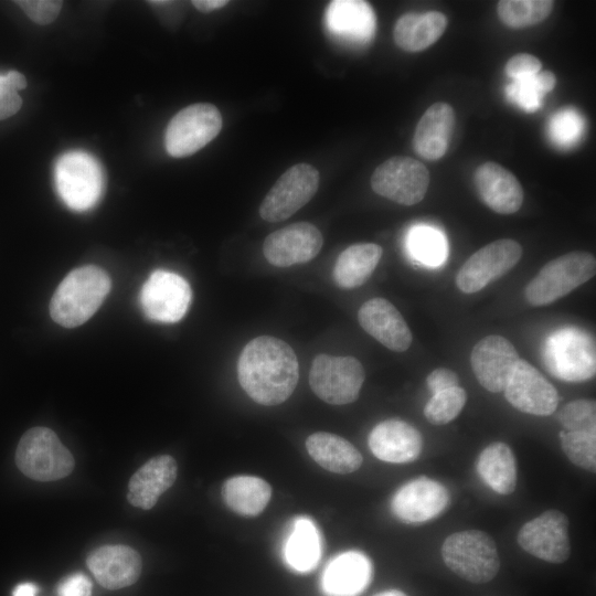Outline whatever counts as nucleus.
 Returning <instances> with one entry per match:
<instances>
[{"mask_svg":"<svg viewBox=\"0 0 596 596\" xmlns=\"http://www.w3.org/2000/svg\"><path fill=\"white\" fill-rule=\"evenodd\" d=\"M237 377L243 390L256 403L278 405L296 389L298 360L284 340L260 336L244 347L237 362Z\"/></svg>","mask_w":596,"mask_h":596,"instance_id":"1","label":"nucleus"},{"mask_svg":"<svg viewBox=\"0 0 596 596\" xmlns=\"http://www.w3.org/2000/svg\"><path fill=\"white\" fill-rule=\"evenodd\" d=\"M110 288V277L103 268L95 265L77 267L55 289L50 301V316L64 328L82 326L98 310Z\"/></svg>","mask_w":596,"mask_h":596,"instance_id":"2","label":"nucleus"},{"mask_svg":"<svg viewBox=\"0 0 596 596\" xmlns=\"http://www.w3.org/2000/svg\"><path fill=\"white\" fill-rule=\"evenodd\" d=\"M596 259L588 252H570L547 262L526 285L524 296L534 307L550 305L595 276Z\"/></svg>","mask_w":596,"mask_h":596,"instance_id":"3","label":"nucleus"},{"mask_svg":"<svg viewBox=\"0 0 596 596\" xmlns=\"http://www.w3.org/2000/svg\"><path fill=\"white\" fill-rule=\"evenodd\" d=\"M595 341L577 327L562 328L552 333L543 348V363L555 377L566 382H583L595 376Z\"/></svg>","mask_w":596,"mask_h":596,"instance_id":"4","label":"nucleus"},{"mask_svg":"<svg viewBox=\"0 0 596 596\" xmlns=\"http://www.w3.org/2000/svg\"><path fill=\"white\" fill-rule=\"evenodd\" d=\"M441 556L448 568L471 583L491 581L500 567L494 541L479 530H466L449 535L443 543Z\"/></svg>","mask_w":596,"mask_h":596,"instance_id":"5","label":"nucleus"},{"mask_svg":"<svg viewBox=\"0 0 596 596\" xmlns=\"http://www.w3.org/2000/svg\"><path fill=\"white\" fill-rule=\"evenodd\" d=\"M15 464L29 478L54 481L71 473L74 459L56 434L47 427L24 433L15 450Z\"/></svg>","mask_w":596,"mask_h":596,"instance_id":"6","label":"nucleus"},{"mask_svg":"<svg viewBox=\"0 0 596 596\" xmlns=\"http://www.w3.org/2000/svg\"><path fill=\"white\" fill-rule=\"evenodd\" d=\"M55 185L61 200L71 210L94 207L104 192V173L99 162L83 151L61 156L55 166Z\"/></svg>","mask_w":596,"mask_h":596,"instance_id":"7","label":"nucleus"},{"mask_svg":"<svg viewBox=\"0 0 596 596\" xmlns=\"http://www.w3.org/2000/svg\"><path fill=\"white\" fill-rule=\"evenodd\" d=\"M222 116L212 104L196 103L178 111L164 132V147L174 158L191 156L221 131Z\"/></svg>","mask_w":596,"mask_h":596,"instance_id":"8","label":"nucleus"},{"mask_svg":"<svg viewBox=\"0 0 596 596\" xmlns=\"http://www.w3.org/2000/svg\"><path fill=\"white\" fill-rule=\"evenodd\" d=\"M364 377V369L358 359L322 353L312 361L309 384L326 403L344 405L359 397Z\"/></svg>","mask_w":596,"mask_h":596,"instance_id":"9","label":"nucleus"},{"mask_svg":"<svg viewBox=\"0 0 596 596\" xmlns=\"http://www.w3.org/2000/svg\"><path fill=\"white\" fill-rule=\"evenodd\" d=\"M429 180L424 163L411 157L395 156L374 170L371 187L376 194L409 206L424 199Z\"/></svg>","mask_w":596,"mask_h":596,"instance_id":"10","label":"nucleus"},{"mask_svg":"<svg viewBox=\"0 0 596 596\" xmlns=\"http://www.w3.org/2000/svg\"><path fill=\"white\" fill-rule=\"evenodd\" d=\"M319 172L308 163H297L286 170L268 191L259 206L267 222H280L300 210L316 194Z\"/></svg>","mask_w":596,"mask_h":596,"instance_id":"11","label":"nucleus"},{"mask_svg":"<svg viewBox=\"0 0 596 596\" xmlns=\"http://www.w3.org/2000/svg\"><path fill=\"white\" fill-rule=\"evenodd\" d=\"M189 283L180 275L158 269L142 285L139 301L145 316L157 322L173 323L181 320L191 304Z\"/></svg>","mask_w":596,"mask_h":596,"instance_id":"12","label":"nucleus"},{"mask_svg":"<svg viewBox=\"0 0 596 596\" xmlns=\"http://www.w3.org/2000/svg\"><path fill=\"white\" fill-rule=\"evenodd\" d=\"M521 257L522 247L517 241L491 242L462 264L456 275V285L465 294L477 292L510 272Z\"/></svg>","mask_w":596,"mask_h":596,"instance_id":"13","label":"nucleus"},{"mask_svg":"<svg viewBox=\"0 0 596 596\" xmlns=\"http://www.w3.org/2000/svg\"><path fill=\"white\" fill-rule=\"evenodd\" d=\"M517 539L525 552L550 563H563L571 553L568 519L558 510H546L523 524Z\"/></svg>","mask_w":596,"mask_h":596,"instance_id":"14","label":"nucleus"},{"mask_svg":"<svg viewBox=\"0 0 596 596\" xmlns=\"http://www.w3.org/2000/svg\"><path fill=\"white\" fill-rule=\"evenodd\" d=\"M507 401L517 409L536 416L556 411V389L529 362L520 359L504 390Z\"/></svg>","mask_w":596,"mask_h":596,"instance_id":"15","label":"nucleus"},{"mask_svg":"<svg viewBox=\"0 0 596 596\" xmlns=\"http://www.w3.org/2000/svg\"><path fill=\"white\" fill-rule=\"evenodd\" d=\"M322 244L323 237L318 227L299 222L270 233L264 241L263 253L272 265L288 267L315 258Z\"/></svg>","mask_w":596,"mask_h":596,"instance_id":"16","label":"nucleus"},{"mask_svg":"<svg viewBox=\"0 0 596 596\" xmlns=\"http://www.w3.org/2000/svg\"><path fill=\"white\" fill-rule=\"evenodd\" d=\"M521 358L504 337L491 334L472 348L470 364L480 385L492 393L503 392Z\"/></svg>","mask_w":596,"mask_h":596,"instance_id":"17","label":"nucleus"},{"mask_svg":"<svg viewBox=\"0 0 596 596\" xmlns=\"http://www.w3.org/2000/svg\"><path fill=\"white\" fill-rule=\"evenodd\" d=\"M448 502L449 493L440 482L419 477L406 482L395 492L391 508L402 522L421 523L440 514Z\"/></svg>","mask_w":596,"mask_h":596,"instance_id":"18","label":"nucleus"},{"mask_svg":"<svg viewBox=\"0 0 596 596\" xmlns=\"http://www.w3.org/2000/svg\"><path fill=\"white\" fill-rule=\"evenodd\" d=\"M360 326L389 350L406 351L413 341L412 331L401 312L389 300L375 297L359 309Z\"/></svg>","mask_w":596,"mask_h":596,"instance_id":"19","label":"nucleus"},{"mask_svg":"<svg viewBox=\"0 0 596 596\" xmlns=\"http://www.w3.org/2000/svg\"><path fill=\"white\" fill-rule=\"evenodd\" d=\"M372 575V563L364 553L347 551L323 568L320 589L324 596H359L370 585Z\"/></svg>","mask_w":596,"mask_h":596,"instance_id":"20","label":"nucleus"},{"mask_svg":"<svg viewBox=\"0 0 596 596\" xmlns=\"http://www.w3.org/2000/svg\"><path fill=\"white\" fill-rule=\"evenodd\" d=\"M482 202L499 214H512L523 203V189L517 177L497 162H483L473 175Z\"/></svg>","mask_w":596,"mask_h":596,"instance_id":"21","label":"nucleus"},{"mask_svg":"<svg viewBox=\"0 0 596 596\" xmlns=\"http://www.w3.org/2000/svg\"><path fill=\"white\" fill-rule=\"evenodd\" d=\"M97 582L108 589L134 584L141 572V557L127 545H104L94 550L86 560Z\"/></svg>","mask_w":596,"mask_h":596,"instance_id":"22","label":"nucleus"},{"mask_svg":"<svg viewBox=\"0 0 596 596\" xmlns=\"http://www.w3.org/2000/svg\"><path fill=\"white\" fill-rule=\"evenodd\" d=\"M369 447L380 460L404 464L418 457L423 439L419 432L411 424L393 418L379 423L371 430Z\"/></svg>","mask_w":596,"mask_h":596,"instance_id":"23","label":"nucleus"},{"mask_svg":"<svg viewBox=\"0 0 596 596\" xmlns=\"http://www.w3.org/2000/svg\"><path fill=\"white\" fill-rule=\"evenodd\" d=\"M324 20L326 26L334 38L352 44L368 42L375 29L373 10L365 1H331Z\"/></svg>","mask_w":596,"mask_h":596,"instance_id":"24","label":"nucleus"},{"mask_svg":"<svg viewBox=\"0 0 596 596\" xmlns=\"http://www.w3.org/2000/svg\"><path fill=\"white\" fill-rule=\"evenodd\" d=\"M455 111L444 102L429 106L416 125L413 147L426 160H438L446 153L455 126Z\"/></svg>","mask_w":596,"mask_h":596,"instance_id":"25","label":"nucleus"},{"mask_svg":"<svg viewBox=\"0 0 596 596\" xmlns=\"http://www.w3.org/2000/svg\"><path fill=\"white\" fill-rule=\"evenodd\" d=\"M177 478V462L169 455L151 458L130 478L127 499L138 508L149 510Z\"/></svg>","mask_w":596,"mask_h":596,"instance_id":"26","label":"nucleus"},{"mask_svg":"<svg viewBox=\"0 0 596 596\" xmlns=\"http://www.w3.org/2000/svg\"><path fill=\"white\" fill-rule=\"evenodd\" d=\"M447 24V17L439 11L405 13L394 25V42L406 52H421L433 45L444 34Z\"/></svg>","mask_w":596,"mask_h":596,"instance_id":"27","label":"nucleus"},{"mask_svg":"<svg viewBox=\"0 0 596 596\" xmlns=\"http://www.w3.org/2000/svg\"><path fill=\"white\" fill-rule=\"evenodd\" d=\"M306 447L312 459L331 472H353L363 461L360 451L350 441L331 433L318 432L310 435Z\"/></svg>","mask_w":596,"mask_h":596,"instance_id":"28","label":"nucleus"},{"mask_svg":"<svg viewBox=\"0 0 596 596\" xmlns=\"http://www.w3.org/2000/svg\"><path fill=\"white\" fill-rule=\"evenodd\" d=\"M321 556V539L315 523L306 517L297 518L283 547L286 565L295 573L311 572Z\"/></svg>","mask_w":596,"mask_h":596,"instance_id":"29","label":"nucleus"},{"mask_svg":"<svg viewBox=\"0 0 596 596\" xmlns=\"http://www.w3.org/2000/svg\"><path fill=\"white\" fill-rule=\"evenodd\" d=\"M383 249L374 243H358L347 247L333 267L336 284L344 289L363 285L376 268Z\"/></svg>","mask_w":596,"mask_h":596,"instance_id":"30","label":"nucleus"},{"mask_svg":"<svg viewBox=\"0 0 596 596\" xmlns=\"http://www.w3.org/2000/svg\"><path fill=\"white\" fill-rule=\"evenodd\" d=\"M477 471L497 493H512L517 486V465L511 448L501 441L487 446L479 455Z\"/></svg>","mask_w":596,"mask_h":596,"instance_id":"31","label":"nucleus"},{"mask_svg":"<svg viewBox=\"0 0 596 596\" xmlns=\"http://www.w3.org/2000/svg\"><path fill=\"white\" fill-rule=\"evenodd\" d=\"M225 504L241 515L259 514L268 504L272 488L267 481L255 476H235L223 483Z\"/></svg>","mask_w":596,"mask_h":596,"instance_id":"32","label":"nucleus"},{"mask_svg":"<svg viewBox=\"0 0 596 596\" xmlns=\"http://www.w3.org/2000/svg\"><path fill=\"white\" fill-rule=\"evenodd\" d=\"M556 85V77L551 71L514 79L505 88L507 97L524 111L533 113L541 106L543 96Z\"/></svg>","mask_w":596,"mask_h":596,"instance_id":"33","label":"nucleus"},{"mask_svg":"<svg viewBox=\"0 0 596 596\" xmlns=\"http://www.w3.org/2000/svg\"><path fill=\"white\" fill-rule=\"evenodd\" d=\"M553 8L554 1L551 0H501L497 12L507 26L522 29L544 21Z\"/></svg>","mask_w":596,"mask_h":596,"instance_id":"34","label":"nucleus"},{"mask_svg":"<svg viewBox=\"0 0 596 596\" xmlns=\"http://www.w3.org/2000/svg\"><path fill=\"white\" fill-rule=\"evenodd\" d=\"M407 248L415 259L428 266L440 265L447 255L445 237L430 226L413 227L407 236Z\"/></svg>","mask_w":596,"mask_h":596,"instance_id":"35","label":"nucleus"},{"mask_svg":"<svg viewBox=\"0 0 596 596\" xmlns=\"http://www.w3.org/2000/svg\"><path fill=\"white\" fill-rule=\"evenodd\" d=\"M466 401V391L460 386L433 394L424 407V415L434 425H445L459 415Z\"/></svg>","mask_w":596,"mask_h":596,"instance_id":"36","label":"nucleus"},{"mask_svg":"<svg viewBox=\"0 0 596 596\" xmlns=\"http://www.w3.org/2000/svg\"><path fill=\"white\" fill-rule=\"evenodd\" d=\"M567 458L590 472L596 470V433L565 432L558 434Z\"/></svg>","mask_w":596,"mask_h":596,"instance_id":"37","label":"nucleus"},{"mask_svg":"<svg viewBox=\"0 0 596 596\" xmlns=\"http://www.w3.org/2000/svg\"><path fill=\"white\" fill-rule=\"evenodd\" d=\"M557 418L565 432L596 433L595 401H572L561 408Z\"/></svg>","mask_w":596,"mask_h":596,"instance_id":"38","label":"nucleus"},{"mask_svg":"<svg viewBox=\"0 0 596 596\" xmlns=\"http://www.w3.org/2000/svg\"><path fill=\"white\" fill-rule=\"evenodd\" d=\"M584 121L573 108H562L549 121L550 138L558 146H571L583 135Z\"/></svg>","mask_w":596,"mask_h":596,"instance_id":"39","label":"nucleus"},{"mask_svg":"<svg viewBox=\"0 0 596 596\" xmlns=\"http://www.w3.org/2000/svg\"><path fill=\"white\" fill-rule=\"evenodd\" d=\"M15 3L33 22L41 25L53 22L63 6L62 1L56 0H21Z\"/></svg>","mask_w":596,"mask_h":596,"instance_id":"40","label":"nucleus"},{"mask_svg":"<svg viewBox=\"0 0 596 596\" xmlns=\"http://www.w3.org/2000/svg\"><path fill=\"white\" fill-rule=\"evenodd\" d=\"M541 61L528 53H519L509 58L505 64L504 72L513 79L532 76L541 72Z\"/></svg>","mask_w":596,"mask_h":596,"instance_id":"41","label":"nucleus"},{"mask_svg":"<svg viewBox=\"0 0 596 596\" xmlns=\"http://www.w3.org/2000/svg\"><path fill=\"white\" fill-rule=\"evenodd\" d=\"M57 596H92V583L82 573L64 577L56 587Z\"/></svg>","mask_w":596,"mask_h":596,"instance_id":"42","label":"nucleus"},{"mask_svg":"<svg viewBox=\"0 0 596 596\" xmlns=\"http://www.w3.org/2000/svg\"><path fill=\"white\" fill-rule=\"evenodd\" d=\"M21 106L20 95L9 86L6 76L0 74V120L17 114Z\"/></svg>","mask_w":596,"mask_h":596,"instance_id":"43","label":"nucleus"},{"mask_svg":"<svg viewBox=\"0 0 596 596\" xmlns=\"http://www.w3.org/2000/svg\"><path fill=\"white\" fill-rule=\"evenodd\" d=\"M426 384L433 394L459 386V379L456 372L446 368H438L432 371L426 377Z\"/></svg>","mask_w":596,"mask_h":596,"instance_id":"44","label":"nucleus"},{"mask_svg":"<svg viewBox=\"0 0 596 596\" xmlns=\"http://www.w3.org/2000/svg\"><path fill=\"white\" fill-rule=\"evenodd\" d=\"M226 0H194L192 4L201 12L207 13L225 7Z\"/></svg>","mask_w":596,"mask_h":596,"instance_id":"45","label":"nucleus"},{"mask_svg":"<svg viewBox=\"0 0 596 596\" xmlns=\"http://www.w3.org/2000/svg\"><path fill=\"white\" fill-rule=\"evenodd\" d=\"M7 83L15 92L24 89L26 87V79L23 74L17 71H10L4 74Z\"/></svg>","mask_w":596,"mask_h":596,"instance_id":"46","label":"nucleus"},{"mask_svg":"<svg viewBox=\"0 0 596 596\" xmlns=\"http://www.w3.org/2000/svg\"><path fill=\"white\" fill-rule=\"evenodd\" d=\"M38 590V586L33 583H21L14 587L12 596H35Z\"/></svg>","mask_w":596,"mask_h":596,"instance_id":"47","label":"nucleus"},{"mask_svg":"<svg viewBox=\"0 0 596 596\" xmlns=\"http://www.w3.org/2000/svg\"><path fill=\"white\" fill-rule=\"evenodd\" d=\"M374 596H407V595L398 589H389V590H384L379 594H375Z\"/></svg>","mask_w":596,"mask_h":596,"instance_id":"48","label":"nucleus"}]
</instances>
